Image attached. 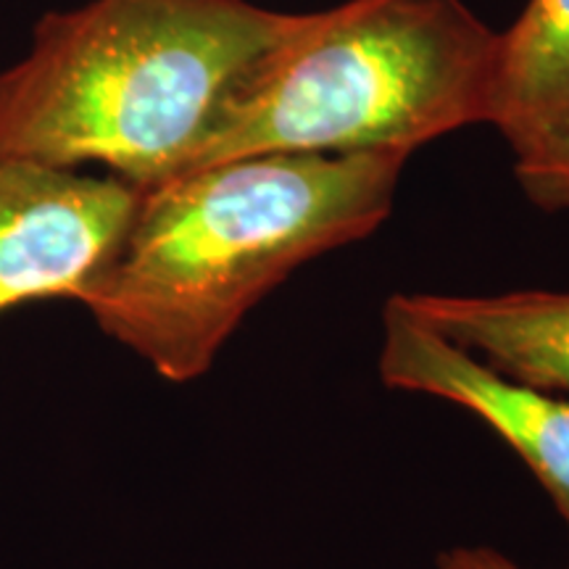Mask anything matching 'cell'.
<instances>
[{
	"label": "cell",
	"instance_id": "cell-5",
	"mask_svg": "<svg viewBox=\"0 0 569 569\" xmlns=\"http://www.w3.org/2000/svg\"><path fill=\"white\" fill-rule=\"evenodd\" d=\"M380 375L388 388L446 398L480 417L515 448L569 528V398L496 372L396 298L382 315Z\"/></svg>",
	"mask_w": 569,
	"mask_h": 569
},
{
	"label": "cell",
	"instance_id": "cell-7",
	"mask_svg": "<svg viewBox=\"0 0 569 569\" xmlns=\"http://www.w3.org/2000/svg\"><path fill=\"white\" fill-rule=\"evenodd\" d=\"M488 124L515 159L569 138V0H528L498 32Z\"/></svg>",
	"mask_w": 569,
	"mask_h": 569
},
{
	"label": "cell",
	"instance_id": "cell-9",
	"mask_svg": "<svg viewBox=\"0 0 569 569\" xmlns=\"http://www.w3.org/2000/svg\"><path fill=\"white\" fill-rule=\"evenodd\" d=\"M440 569H522L493 549H451L440 553Z\"/></svg>",
	"mask_w": 569,
	"mask_h": 569
},
{
	"label": "cell",
	"instance_id": "cell-8",
	"mask_svg": "<svg viewBox=\"0 0 569 569\" xmlns=\"http://www.w3.org/2000/svg\"><path fill=\"white\" fill-rule=\"evenodd\" d=\"M525 196L546 211H569V138L515 159Z\"/></svg>",
	"mask_w": 569,
	"mask_h": 569
},
{
	"label": "cell",
	"instance_id": "cell-2",
	"mask_svg": "<svg viewBox=\"0 0 569 569\" xmlns=\"http://www.w3.org/2000/svg\"><path fill=\"white\" fill-rule=\"evenodd\" d=\"M298 21L248 0H90L46 13L30 51L0 71V156L106 167L134 188L169 180Z\"/></svg>",
	"mask_w": 569,
	"mask_h": 569
},
{
	"label": "cell",
	"instance_id": "cell-6",
	"mask_svg": "<svg viewBox=\"0 0 569 569\" xmlns=\"http://www.w3.org/2000/svg\"><path fill=\"white\" fill-rule=\"evenodd\" d=\"M422 322L511 380L569 393V293L393 296Z\"/></svg>",
	"mask_w": 569,
	"mask_h": 569
},
{
	"label": "cell",
	"instance_id": "cell-4",
	"mask_svg": "<svg viewBox=\"0 0 569 569\" xmlns=\"http://www.w3.org/2000/svg\"><path fill=\"white\" fill-rule=\"evenodd\" d=\"M140 188L0 156V315L32 301H80L122 243Z\"/></svg>",
	"mask_w": 569,
	"mask_h": 569
},
{
	"label": "cell",
	"instance_id": "cell-3",
	"mask_svg": "<svg viewBox=\"0 0 569 569\" xmlns=\"http://www.w3.org/2000/svg\"><path fill=\"white\" fill-rule=\"evenodd\" d=\"M496 48L498 32L465 0H346L301 13L182 172L267 153H411L488 124Z\"/></svg>",
	"mask_w": 569,
	"mask_h": 569
},
{
	"label": "cell",
	"instance_id": "cell-1",
	"mask_svg": "<svg viewBox=\"0 0 569 569\" xmlns=\"http://www.w3.org/2000/svg\"><path fill=\"white\" fill-rule=\"evenodd\" d=\"M409 153H267L140 188L117 253L80 298L163 380H198L298 267L372 234Z\"/></svg>",
	"mask_w": 569,
	"mask_h": 569
}]
</instances>
